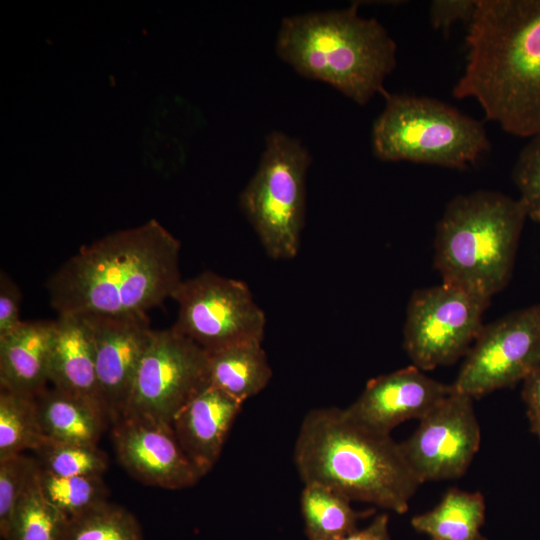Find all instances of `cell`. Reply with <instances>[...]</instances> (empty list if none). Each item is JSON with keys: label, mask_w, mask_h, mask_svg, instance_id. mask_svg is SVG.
I'll return each mask as SVG.
<instances>
[{"label": "cell", "mask_w": 540, "mask_h": 540, "mask_svg": "<svg viewBox=\"0 0 540 540\" xmlns=\"http://www.w3.org/2000/svg\"><path fill=\"white\" fill-rule=\"evenodd\" d=\"M181 244L157 221L83 245L49 277L58 315H148L182 282Z\"/></svg>", "instance_id": "1"}, {"label": "cell", "mask_w": 540, "mask_h": 540, "mask_svg": "<svg viewBox=\"0 0 540 540\" xmlns=\"http://www.w3.org/2000/svg\"><path fill=\"white\" fill-rule=\"evenodd\" d=\"M453 87L485 117L524 138L540 134V0H478Z\"/></svg>", "instance_id": "2"}, {"label": "cell", "mask_w": 540, "mask_h": 540, "mask_svg": "<svg viewBox=\"0 0 540 540\" xmlns=\"http://www.w3.org/2000/svg\"><path fill=\"white\" fill-rule=\"evenodd\" d=\"M300 478L403 514L421 484L391 434L372 429L346 409L316 408L303 419L294 446Z\"/></svg>", "instance_id": "3"}, {"label": "cell", "mask_w": 540, "mask_h": 540, "mask_svg": "<svg viewBox=\"0 0 540 540\" xmlns=\"http://www.w3.org/2000/svg\"><path fill=\"white\" fill-rule=\"evenodd\" d=\"M358 7L355 2L340 10L283 18L276 53L301 76L325 82L365 105L386 92L397 44L377 19L360 16Z\"/></svg>", "instance_id": "4"}, {"label": "cell", "mask_w": 540, "mask_h": 540, "mask_svg": "<svg viewBox=\"0 0 540 540\" xmlns=\"http://www.w3.org/2000/svg\"><path fill=\"white\" fill-rule=\"evenodd\" d=\"M526 219L520 200L498 191L455 196L436 227L434 262L442 282L490 301L511 277Z\"/></svg>", "instance_id": "5"}, {"label": "cell", "mask_w": 540, "mask_h": 540, "mask_svg": "<svg viewBox=\"0 0 540 540\" xmlns=\"http://www.w3.org/2000/svg\"><path fill=\"white\" fill-rule=\"evenodd\" d=\"M372 125L376 158L465 169L490 150L483 124L435 98L385 92Z\"/></svg>", "instance_id": "6"}, {"label": "cell", "mask_w": 540, "mask_h": 540, "mask_svg": "<svg viewBox=\"0 0 540 540\" xmlns=\"http://www.w3.org/2000/svg\"><path fill=\"white\" fill-rule=\"evenodd\" d=\"M311 163V154L299 139L272 131L265 138L254 175L240 194L244 215L275 260L292 259L299 251Z\"/></svg>", "instance_id": "7"}, {"label": "cell", "mask_w": 540, "mask_h": 540, "mask_svg": "<svg viewBox=\"0 0 540 540\" xmlns=\"http://www.w3.org/2000/svg\"><path fill=\"white\" fill-rule=\"evenodd\" d=\"M209 385L208 351L173 327L154 330L123 418L172 426L177 414Z\"/></svg>", "instance_id": "8"}, {"label": "cell", "mask_w": 540, "mask_h": 540, "mask_svg": "<svg viewBox=\"0 0 540 540\" xmlns=\"http://www.w3.org/2000/svg\"><path fill=\"white\" fill-rule=\"evenodd\" d=\"M171 298L178 304L172 327L209 352L263 341L265 314L240 280L202 272L182 280Z\"/></svg>", "instance_id": "9"}, {"label": "cell", "mask_w": 540, "mask_h": 540, "mask_svg": "<svg viewBox=\"0 0 540 540\" xmlns=\"http://www.w3.org/2000/svg\"><path fill=\"white\" fill-rule=\"evenodd\" d=\"M489 300L461 287L442 284L415 291L408 303L404 348L423 371L466 355L483 328Z\"/></svg>", "instance_id": "10"}, {"label": "cell", "mask_w": 540, "mask_h": 540, "mask_svg": "<svg viewBox=\"0 0 540 540\" xmlns=\"http://www.w3.org/2000/svg\"><path fill=\"white\" fill-rule=\"evenodd\" d=\"M540 364V304L483 326L452 387L471 398L522 382Z\"/></svg>", "instance_id": "11"}, {"label": "cell", "mask_w": 540, "mask_h": 540, "mask_svg": "<svg viewBox=\"0 0 540 540\" xmlns=\"http://www.w3.org/2000/svg\"><path fill=\"white\" fill-rule=\"evenodd\" d=\"M480 442L481 430L473 398L452 387V391L419 420L416 430L400 446L422 484L463 476Z\"/></svg>", "instance_id": "12"}, {"label": "cell", "mask_w": 540, "mask_h": 540, "mask_svg": "<svg viewBox=\"0 0 540 540\" xmlns=\"http://www.w3.org/2000/svg\"><path fill=\"white\" fill-rule=\"evenodd\" d=\"M86 316L93 332L99 393L112 426L124 417L154 330L148 315Z\"/></svg>", "instance_id": "13"}, {"label": "cell", "mask_w": 540, "mask_h": 540, "mask_svg": "<svg viewBox=\"0 0 540 540\" xmlns=\"http://www.w3.org/2000/svg\"><path fill=\"white\" fill-rule=\"evenodd\" d=\"M112 440L121 465L146 485L176 490L191 487L203 477L172 426L123 418L112 425Z\"/></svg>", "instance_id": "14"}, {"label": "cell", "mask_w": 540, "mask_h": 540, "mask_svg": "<svg viewBox=\"0 0 540 540\" xmlns=\"http://www.w3.org/2000/svg\"><path fill=\"white\" fill-rule=\"evenodd\" d=\"M451 391L452 385L430 378L411 365L369 380L345 409L362 424L391 434L404 421L423 418Z\"/></svg>", "instance_id": "15"}, {"label": "cell", "mask_w": 540, "mask_h": 540, "mask_svg": "<svg viewBox=\"0 0 540 540\" xmlns=\"http://www.w3.org/2000/svg\"><path fill=\"white\" fill-rule=\"evenodd\" d=\"M242 404L209 385L175 417L172 427L176 438L203 476L218 460Z\"/></svg>", "instance_id": "16"}, {"label": "cell", "mask_w": 540, "mask_h": 540, "mask_svg": "<svg viewBox=\"0 0 540 540\" xmlns=\"http://www.w3.org/2000/svg\"><path fill=\"white\" fill-rule=\"evenodd\" d=\"M49 382L61 391L92 403L106 414L98 388L93 332L86 315H58L49 362Z\"/></svg>", "instance_id": "17"}, {"label": "cell", "mask_w": 540, "mask_h": 540, "mask_svg": "<svg viewBox=\"0 0 540 540\" xmlns=\"http://www.w3.org/2000/svg\"><path fill=\"white\" fill-rule=\"evenodd\" d=\"M56 320L23 321L0 336V388L36 396L49 382Z\"/></svg>", "instance_id": "18"}, {"label": "cell", "mask_w": 540, "mask_h": 540, "mask_svg": "<svg viewBox=\"0 0 540 540\" xmlns=\"http://www.w3.org/2000/svg\"><path fill=\"white\" fill-rule=\"evenodd\" d=\"M35 399L40 425L48 438L97 445L110 425L104 411L55 387L45 388Z\"/></svg>", "instance_id": "19"}, {"label": "cell", "mask_w": 540, "mask_h": 540, "mask_svg": "<svg viewBox=\"0 0 540 540\" xmlns=\"http://www.w3.org/2000/svg\"><path fill=\"white\" fill-rule=\"evenodd\" d=\"M210 385L243 403L269 383L272 369L262 342H244L209 352Z\"/></svg>", "instance_id": "20"}, {"label": "cell", "mask_w": 540, "mask_h": 540, "mask_svg": "<svg viewBox=\"0 0 540 540\" xmlns=\"http://www.w3.org/2000/svg\"><path fill=\"white\" fill-rule=\"evenodd\" d=\"M485 508L481 492L451 488L433 509L412 517L411 524L430 540H486L481 534Z\"/></svg>", "instance_id": "21"}, {"label": "cell", "mask_w": 540, "mask_h": 540, "mask_svg": "<svg viewBox=\"0 0 540 540\" xmlns=\"http://www.w3.org/2000/svg\"><path fill=\"white\" fill-rule=\"evenodd\" d=\"M300 505L308 540L340 539L355 531L358 521L375 511L355 510L345 495L318 483L304 484Z\"/></svg>", "instance_id": "22"}, {"label": "cell", "mask_w": 540, "mask_h": 540, "mask_svg": "<svg viewBox=\"0 0 540 540\" xmlns=\"http://www.w3.org/2000/svg\"><path fill=\"white\" fill-rule=\"evenodd\" d=\"M38 468L18 501L4 540L64 538L69 520L43 495L38 481Z\"/></svg>", "instance_id": "23"}, {"label": "cell", "mask_w": 540, "mask_h": 540, "mask_svg": "<svg viewBox=\"0 0 540 540\" xmlns=\"http://www.w3.org/2000/svg\"><path fill=\"white\" fill-rule=\"evenodd\" d=\"M44 437L35 396L0 388V459L34 451Z\"/></svg>", "instance_id": "24"}, {"label": "cell", "mask_w": 540, "mask_h": 540, "mask_svg": "<svg viewBox=\"0 0 540 540\" xmlns=\"http://www.w3.org/2000/svg\"><path fill=\"white\" fill-rule=\"evenodd\" d=\"M38 481L45 498L68 520L106 502L108 488L102 476H58L39 465Z\"/></svg>", "instance_id": "25"}, {"label": "cell", "mask_w": 540, "mask_h": 540, "mask_svg": "<svg viewBox=\"0 0 540 540\" xmlns=\"http://www.w3.org/2000/svg\"><path fill=\"white\" fill-rule=\"evenodd\" d=\"M63 540H144L136 517L122 506L103 502L69 520Z\"/></svg>", "instance_id": "26"}, {"label": "cell", "mask_w": 540, "mask_h": 540, "mask_svg": "<svg viewBox=\"0 0 540 540\" xmlns=\"http://www.w3.org/2000/svg\"><path fill=\"white\" fill-rule=\"evenodd\" d=\"M34 452L40 467L58 476H102L108 466L106 454L94 444L58 441L45 436Z\"/></svg>", "instance_id": "27"}, {"label": "cell", "mask_w": 540, "mask_h": 540, "mask_svg": "<svg viewBox=\"0 0 540 540\" xmlns=\"http://www.w3.org/2000/svg\"><path fill=\"white\" fill-rule=\"evenodd\" d=\"M38 461L21 454L0 459V534L5 539L15 508L38 468Z\"/></svg>", "instance_id": "28"}, {"label": "cell", "mask_w": 540, "mask_h": 540, "mask_svg": "<svg viewBox=\"0 0 540 540\" xmlns=\"http://www.w3.org/2000/svg\"><path fill=\"white\" fill-rule=\"evenodd\" d=\"M529 139L517 157L512 178L527 218L540 223V134Z\"/></svg>", "instance_id": "29"}, {"label": "cell", "mask_w": 540, "mask_h": 540, "mask_svg": "<svg viewBox=\"0 0 540 540\" xmlns=\"http://www.w3.org/2000/svg\"><path fill=\"white\" fill-rule=\"evenodd\" d=\"M478 0H433L429 4V21L435 30L445 34L458 22L467 25L477 9Z\"/></svg>", "instance_id": "30"}, {"label": "cell", "mask_w": 540, "mask_h": 540, "mask_svg": "<svg viewBox=\"0 0 540 540\" xmlns=\"http://www.w3.org/2000/svg\"><path fill=\"white\" fill-rule=\"evenodd\" d=\"M22 294L11 277L0 272V336L15 330L23 321L20 318Z\"/></svg>", "instance_id": "31"}, {"label": "cell", "mask_w": 540, "mask_h": 540, "mask_svg": "<svg viewBox=\"0 0 540 540\" xmlns=\"http://www.w3.org/2000/svg\"><path fill=\"white\" fill-rule=\"evenodd\" d=\"M522 399L529 422L540 420V364L522 381Z\"/></svg>", "instance_id": "32"}, {"label": "cell", "mask_w": 540, "mask_h": 540, "mask_svg": "<svg viewBox=\"0 0 540 540\" xmlns=\"http://www.w3.org/2000/svg\"><path fill=\"white\" fill-rule=\"evenodd\" d=\"M337 540H391L388 531V515L380 514L363 529H356Z\"/></svg>", "instance_id": "33"}, {"label": "cell", "mask_w": 540, "mask_h": 540, "mask_svg": "<svg viewBox=\"0 0 540 540\" xmlns=\"http://www.w3.org/2000/svg\"><path fill=\"white\" fill-rule=\"evenodd\" d=\"M530 424V430L531 432L537 436V438L540 440V420L538 421H531Z\"/></svg>", "instance_id": "34"}]
</instances>
